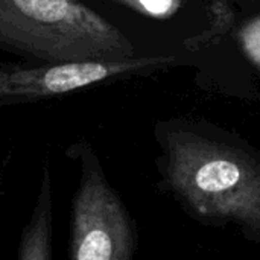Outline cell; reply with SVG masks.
Returning a JSON list of instances; mask_svg holds the SVG:
<instances>
[{
    "instance_id": "obj_5",
    "label": "cell",
    "mask_w": 260,
    "mask_h": 260,
    "mask_svg": "<svg viewBox=\"0 0 260 260\" xmlns=\"http://www.w3.org/2000/svg\"><path fill=\"white\" fill-rule=\"evenodd\" d=\"M53 236V198L50 163L41 168L40 187L30 216L21 232L17 260H52Z\"/></svg>"
},
{
    "instance_id": "obj_2",
    "label": "cell",
    "mask_w": 260,
    "mask_h": 260,
    "mask_svg": "<svg viewBox=\"0 0 260 260\" xmlns=\"http://www.w3.org/2000/svg\"><path fill=\"white\" fill-rule=\"evenodd\" d=\"M117 37L76 0H0V46L47 64L94 61Z\"/></svg>"
},
{
    "instance_id": "obj_3",
    "label": "cell",
    "mask_w": 260,
    "mask_h": 260,
    "mask_svg": "<svg viewBox=\"0 0 260 260\" xmlns=\"http://www.w3.org/2000/svg\"><path fill=\"white\" fill-rule=\"evenodd\" d=\"M66 155L79 169L72 200L69 260H133L134 222L94 149L87 142H78Z\"/></svg>"
},
{
    "instance_id": "obj_4",
    "label": "cell",
    "mask_w": 260,
    "mask_h": 260,
    "mask_svg": "<svg viewBox=\"0 0 260 260\" xmlns=\"http://www.w3.org/2000/svg\"><path fill=\"white\" fill-rule=\"evenodd\" d=\"M120 70L119 66L99 61L0 67V105L61 96L104 81Z\"/></svg>"
},
{
    "instance_id": "obj_1",
    "label": "cell",
    "mask_w": 260,
    "mask_h": 260,
    "mask_svg": "<svg viewBox=\"0 0 260 260\" xmlns=\"http://www.w3.org/2000/svg\"><path fill=\"white\" fill-rule=\"evenodd\" d=\"M165 177L198 219L235 224L260 241V158L192 136L168 143Z\"/></svg>"
},
{
    "instance_id": "obj_6",
    "label": "cell",
    "mask_w": 260,
    "mask_h": 260,
    "mask_svg": "<svg viewBox=\"0 0 260 260\" xmlns=\"http://www.w3.org/2000/svg\"><path fill=\"white\" fill-rule=\"evenodd\" d=\"M140 5L154 15H161L166 14L171 8H172V0H139Z\"/></svg>"
}]
</instances>
